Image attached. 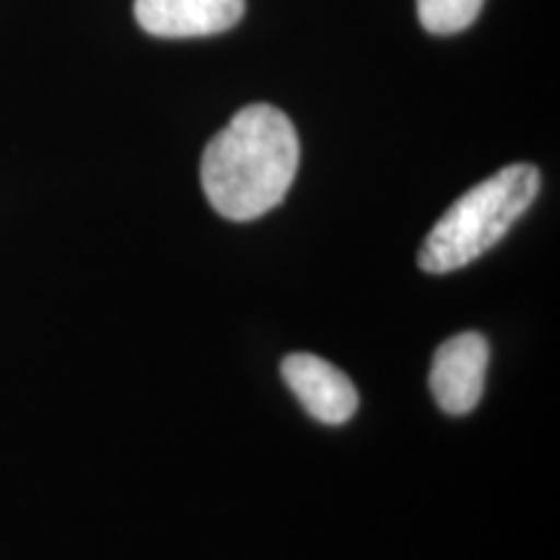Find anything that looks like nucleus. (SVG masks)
Returning <instances> with one entry per match:
<instances>
[{
    "label": "nucleus",
    "mask_w": 560,
    "mask_h": 560,
    "mask_svg": "<svg viewBox=\"0 0 560 560\" xmlns=\"http://www.w3.org/2000/svg\"><path fill=\"white\" fill-rule=\"evenodd\" d=\"M540 192V172L532 164H511L467 190L446 208L420 247L418 265L431 276L459 270L490 247L527 213Z\"/></svg>",
    "instance_id": "f03ea898"
},
{
    "label": "nucleus",
    "mask_w": 560,
    "mask_h": 560,
    "mask_svg": "<svg viewBox=\"0 0 560 560\" xmlns=\"http://www.w3.org/2000/svg\"><path fill=\"white\" fill-rule=\"evenodd\" d=\"M299 136L285 112L249 104L206 145L202 190L229 221H255L280 206L299 170Z\"/></svg>",
    "instance_id": "f257e3e1"
},
{
    "label": "nucleus",
    "mask_w": 560,
    "mask_h": 560,
    "mask_svg": "<svg viewBox=\"0 0 560 560\" xmlns=\"http://www.w3.org/2000/svg\"><path fill=\"white\" fill-rule=\"evenodd\" d=\"M280 374L312 418L340 425L359 408L353 382L330 361L312 353H291L280 363Z\"/></svg>",
    "instance_id": "20e7f679"
},
{
    "label": "nucleus",
    "mask_w": 560,
    "mask_h": 560,
    "mask_svg": "<svg viewBox=\"0 0 560 560\" xmlns=\"http://www.w3.org/2000/svg\"><path fill=\"white\" fill-rule=\"evenodd\" d=\"M488 340L480 332H459L444 340L431 363V392L450 416H467L480 402L486 387Z\"/></svg>",
    "instance_id": "7ed1b4c3"
},
{
    "label": "nucleus",
    "mask_w": 560,
    "mask_h": 560,
    "mask_svg": "<svg viewBox=\"0 0 560 560\" xmlns=\"http://www.w3.org/2000/svg\"><path fill=\"white\" fill-rule=\"evenodd\" d=\"M486 0H418V19L431 34H457L478 19Z\"/></svg>",
    "instance_id": "423d86ee"
},
{
    "label": "nucleus",
    "mask_w": 560,
    "mask_h": 560,
    "mask_svg": "<svg viewBox=\"0 0 560 560\" xmlns=\"http://www.w3.org/2000/svg\"><path fill=\"white\" fill-rule=\"evenodd\" d=\"M132 11L153 37H210L240 24L244 0H136Z\"/></svg>",
    "instance_id": "39448f33"
}]
</instances>
